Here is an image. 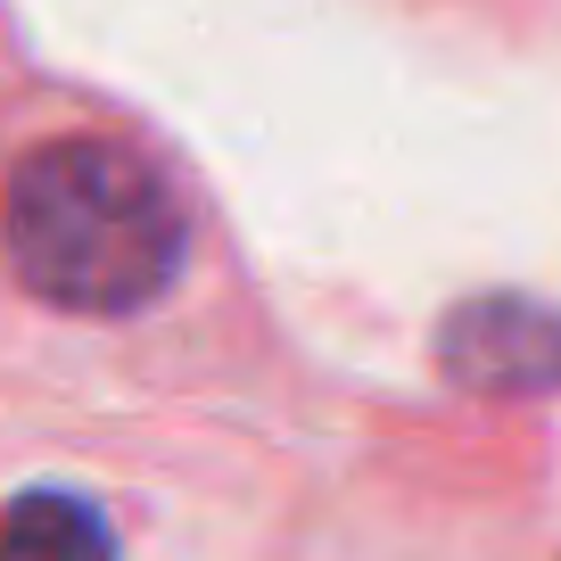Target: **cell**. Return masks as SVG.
I'll return each instance as SVG.
<instances>
[{
  "label": "cell",
  "instance_id": "6da1fadb",
  "mask_svg": "<svg viewBox=\"0 0 561 561\" xmlns=\"http://www.w3.org/2000/svg\"><path fill=\"white\" fill-rule=\"evenodd\" d=\"M182 198L149 158L100 133H58L25 149L0 191L9 273L58 314H133L182 264Z\"/></svg>",
  "mask_w": 561,
  "mask_h": 561
},
{
  "label": "cell",
  "instance_id": "3957f363",
  "mask_svg": "<svg viewBox=\"0 0 561 561\" xmlns=\"http://www.w3.org/2000/svg\"><path fill=\"white\" fill-rule=\"evenodd\" d=\"M0 561H116V537H107L100 504L34 488L0 512Z\"/></svg>",
  "mask_w": 561,
  "mask_h": 561
},
{
  "label": "cell",
  "instance_id": "7a4b0ae2",
  "mask_svg": "<svg viewBox=\"0 0 561 561\" xmlns=\"http://www.w3.org/2000/svg\"><path fill=\"white\" fill-rule=\"evenodd\" d=\"M446 371L471 388H504V397H528V388L561 380V314L528 298H479L446 322Z\"/></svg>",
  "mask_w": 561,
  "mask_h": 561
}]
</instances>
